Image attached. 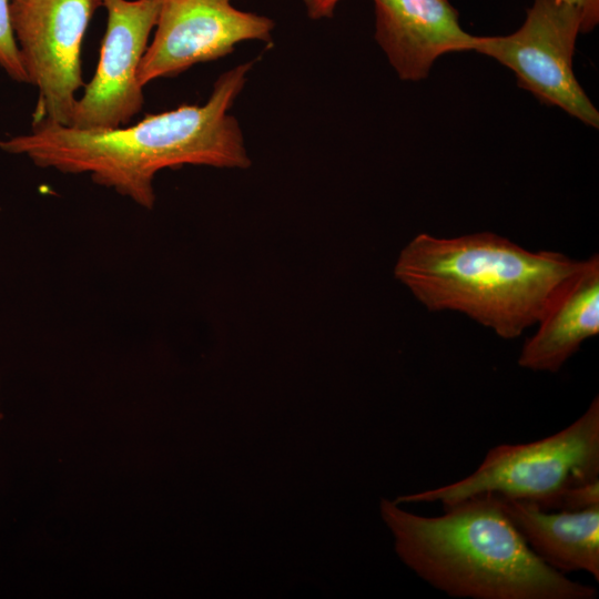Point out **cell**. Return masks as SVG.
<instances>
[{"label":"cell","instance_id":"9","mask_svg":"<svg viewBox=\"0 0 599 599\" xmlns=\"http://www.w3.org/2000/svg\"><path fill=\"white\" fill-rule=\"evenodd\" d=\"M375 39L403 80L428 75L441 54L473 50L476 37L464 31L448 0H373Z\"/></svg>","mask_w":599,"mask_h":599},{"label":"cell","instance_id":"14","mask_svg":"<svg viewBox=\"0 0 599 599\" xmlns=\"http://www.w3.org/2000/svg\"><path fill=\"white\" fill-rule=\"evenodd\" d=\"M307 16L317 20L331 18L339 0H303Z\"/></svg>","mask_w":599,"mask_h":599},{"label":"cell","instance_id":"2","mask_svg":"<svg viewBox=\"0 0 599 599\" xmlns=\"http://www.w3.org/2000/svg\"><path fill=\"white\" fill-rule=\"evenodd\" d=\"M425 517L383 498L379 509L395 551L418 577L451 597L471 599H593L597 590L545 564L484 494Z\"/></svg>","mask_w":599,"mask_h":599},{"label":"cell","instance_id":"12","mask_svg":"<svg viewBox=\"0 0 599 599\" xmlns=\"http://www.w3.org/2000/svg\"><path fill=\"white\" fill-rule=\"evenodd\" d=\"M10 0H0V67L14 81L28 83L10 22Z\"/></svg>","mask_w":599,"mask_h":599},{"label":"cell","instance_id":"8","mask_svg":"<svg viewBox=\"0 0 599 599\" xmlns=\"http://www.w3.org/2000/svg\"><path fill=\"white\" fill-rule=\"evenodd\" d=\"M106 28L92 79L77 99L71 125L82 130L124 126L144 102L138 69L155 27V0H102Z\"/></svg>","mask_w":599,"mask_h":599},{"label":"cell","instance_id":"13","mask_svg":"<svg viewBox=\"0 0 599 599\" xmlns=\"http://www.w3.org/2000/svg\"><path fill=\"white\" fill-rule=\"evenodd\" d=\"M578 8L582 16L580 32L591 31L599 21V0H561Z\"/></svg>","mask_w":599,"mask_h":599},{"label":"cell","instance_id":"7","mask_svg":"<svg viewBox=\"0 0 599 599\" xmlns=\"http://www.w3.org/2000/svg\"><path fill=\"white\" fill-rule=\"evenodd\" d=\"M155 30L138 69L141 87L221 59L244 41H272L274 21L233 0H155Z\"/></svg>","mask_w":599,"mask_h":599},{"label":"cell","instance_id":"10","mask_svg":"<svg viewBox=\"0 0 599 599\" xmlns=\"http://www.w3.org/2000/svg\"><path fill=\"white\" fill-rule=\"evenodd\" d=\"M522 346L518 364L536 372H558L599 333V257L583 261Z\"/></svg>","mask_w":599,"mask_h":599},{"label":"cell","instance_id":"1","mask_svg":"<svg viewBox=\"0 0 599 599\" xmlns=\"http://www.w3.org/2000/svg\"><path fill=\"white\" fill-rule=\"evenodd\" d=\"M252 65L250 61L222 73L202 105L182 104L114 129L82 130L42 121L32 123L30 133L1 141L0 148L40 167L89 174L93 182L152 209L153 181L163 169L251 165L240 124L229 111Z\"/></svg>","mask_w":599,"mask_h":599},{"label":"cell","instance_id":"6","mask_svg":"<svg viewBox=\"0 0 599 599\" xmlns=\"http://www.w3.org/2000/svg\"><path fill=\"white\" fill-rule=\"evenodd\" d=\"M582 16L561 0H535L524 24L514 33L476 37L473 50L515 72L518 85L542 103L599 128V112L578 83L572 55Z\"/></svg>","mask_w":599,"mask_h":599},{"label":"cell","instance_id":"11","mask_svg":"<svg viewBox=\"0 0 599 599\" xmlns=\"http://www.w3.org/2000/svg\"><path fill=\"white\" fill-rule=\"evenodd\" d=\"M497 497L511 524L545 564L562 573L583 571L599 580V506L545 510L528 501Z\"/></svg>","mask_w":599,"mask_h":599},{"label":"cell","instance_id":"4","mask_svg":"<svg viewBox=\"0 0 599 599\" xmlns=\"http://www.w3.org/2000/svg\"><path fill=\"white\" fill-rule=\"evenodd\" d=\"M599 479V399L562 430L527 444L493 447L469 476L397 497L396 504L440 502L491 494L556 510L570 489Z\"/></svg>","mask_w":599,"mask_h":599},{"label":"cell","instance_id":"15","mask_svg":"<svg viewBox=\"0 0 599 599\" xmlns=\"http://www.w3.org/2000/svg\"><path fill=\"white\" fill-rule=\"evenodd\" d=\"M1 417H2V415H1V413H0V419H1Z\"/></svg>","mask_w":599,"mask_h":599},{"label":"cell","instance_id":"5","mask_svg":"<svg viewBox=\"0 0 599 599\" xmlns=\"http://www.w3.org/2000/svg\"><path fill=\"white\" fill-rule=\"evenodd\" d=\"M102 0H10V22L29 84L37 87L32 123L71 125L84 87L81 48Z\"/></svg>","mask_w":599,"mask_h":599},{"label":"cell","instance_id":"3","mask_svg":"<svg viewBox=\"0 0 599 599\" xmlns=\"http://www.w3.org/2000/svg\"><path fill=\"white\" fill-rule=\"evenodd\" d=\"M582 265L491 232L450 238L422 233L402 250L394 272L427 309L463 313L512 339L541 319Z\"/></svg>","mask_w":599,"mask_h":599}]
</instances>
